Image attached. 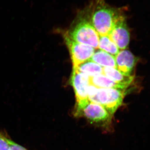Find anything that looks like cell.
<instances>
[{
    "mask_svg": "<svg viewBox=\"0 0 150 150\" xmlns=\"http://www.w3.org/2000/svg\"><path fill=\"white\" fill-rule=\"evenodd\" d=\"M74 115L83 117L91 124L106 129L110 128L113 116L102 105L90 101Z\"/></svg>",
    "mask_w": 150,
    "mask_h": 150,
    "instance_id": "4",
    "label": "cell"
},
{
    "mask_svg": "<svg viewBox=\"0 0 150 150\" xmlns=\"http://www.w3.org/2000/svg\"><path fill=\"white\" fill-rule=\"evenodd\" d=\"M73 69L76 70L79 72L82 73L89 78L103 74V68L90 60L82 63Z\"/></svg>",
    "mask_w": 150,
    "mask_h": 150,
    "instance_id": "12",
    "label": "cell"
},
{
    "mask_svg": "<svg viewBox=\"0 0 150 150\" xmlns=\"http://www.w3.org/2000/svg\"><path fill=\"white\" fill-rule=\"evenodd\" d=\"M130 33L125 14L117 21L108 35L120 50H122L126 49L129 46Z\"/></svg>",
    "mask_w": 150,
    "mask_h": 150,
    "instance_id": "7",
    "label": "cell"
},
{
    "mask_svg": "<svg viewBox=\"0 0 150 150\" xmlns=\"http://www.w3.org/2000/svg\"><path fill=\"white\" fill-rule=\"evenodd\" d=\"M64 38L69 51L73 68H76L82 63L89 60L96 51V49L91 46L73 40L67 33H65Z\"/></svg>",
    "mask_w": 150,
    "mask_h": 150,
    "instance_id": "6",
    "label": "cell"
},
{
    "mask_svg": "<svg viewBox=\"0 0 150 150\" xmlns=\"http://www.w3.org/2000/svg\"><path fill=\"white\" fill-rule=\"evenodd\" d=\"M115 58L117 69L126 76H134L138 59L131 51L127 49L120 50Z\"/></svg>",
    "mask_w": 150,
    "mask_h": 150,
    "instance_id": "8",
    "label": "cell"
},
{
    "mask_svg": "<svg viewBox=\"0 0 150 150\" xmlns=\"http://www.w3.org/2000/svg\"><path fill=\"white\" fill-rule=\"evenodd\" d=\"M0 150H10L7 138L0 133Z\"/></svg>",
    "mask_w": 150,
    "mask_h": 150,
    "instance_id": "14",
    "label": "cell"
},
{
    "mask_svg": "<svg viewBox=\"0 0 150 150\" xmlns=\"http://www.w3.org/2000/svg\"><path fill=\"white\" fill-rule=\"evenodd\" d=\"M90 78L73 69L71 83L74 88L76 100L75 112L79 111L87 104L89 101L88 87L90 84Z\"/></svg>",
    "mask_w": 150,
    "mask_h": 150,
    "instance_id": "5",
    "label": "cell"
},
{
    "mask_svg": "<svg viewBox=\"0 0 150 150\" xmlns=\"http://www.w3.org/2000/svg\"><path fill=\"white\" fill-rule=\"evenodd\" d=\"M90 60L96 63L103 68L110 67L117 69L115 56L99 49H96Z\"/></svg>",
    "mask_w": 150,
    "mask_h": 150,
    "instance_id": "10",
    "label": "cell"
},
{
    "mask_svg": "<svg viewBox=\"0 0 150 150\" xmlns=\"http://www.w3.org/2000/svg\"><path fill=\"white\" fill-rule=\"evenodd\" d=\"M98 49L105 51L115 57L120 51L109 35H99Z\"/></svg>",
    "mask_w": 150,
    "mask_h": 150,
    "instance_id": "13",
    "label": "cell"
},
{
    "mask_svg": "<svg viewBox=\"0 0 150 150\" xmlns=\"http://www.w3.org/2000/svg\"><path fill=\"white\" fill-rule=\"evenodd\" d=\"M7 141L8 142L10 150H28L23 147L18 145L13 141L8 139L7 138Z\"/></svg>",
    "mask_w": 150,
    "mask_h": 150,
    "instance_id": "15",
    "label": "cell"
},
{
    "mask_svg": "<svg viewBox=\"0 0 150 150\" xmlns=\"http://www.w3.org/2000/svg\"><path fill=\"white\" fill-rule=\"evenodd\" d=\"M67 33L75 41L98 49L99 35L91 24L86 8L78 13Z\"/></svg>",
    "mask_w": 150,
    "mask_h": 150,
    "instance_id": "2",
    "label": "cell"
},
{
    "mask_svg": "<svg viewBox=\"0 0 150 150\" xmlns=\"http://www.w3.org/2000/svg\"><path fill=\"white\" fill-rule=\"evenodd\" d=\"M90 83L98 88H115L126 90L125 86L117 83L104 74H100L90 78Z\"/></svg>",
    "mask_w": 150,
    "mask_h": 150,
    "instance_id": "11",
    "label": "cell"
},
{
    "mask_svg": "<svg viewBox=\"0 0 150 150\" xmlns=\"http://www.w3.org/2000/svg\"><path fill=\"white\" fill-rule=\"evenodd\" d=\"M126 90L98 88L90 84L88 87L89 101L102 105L112 115L121 106Z\"/></svg>",
    "mask_w": 150,
    "mask_h": 150,
    "instance_id": "3",
    "label": "cell"
},
{
    "mask_svg": "<svg viewBox=\"0 0 150 150\" xmlns=\"http://www.w3.org/2000/svg\"><path fill=\"white\" fill-rule=\"evenodd\" d=\"M89 19L99 35H108L117 21L127 10L112 6L105 0H91L86 7Z\"/></svg>",
    "mask_w": 150,
    "mask_h": 150,
    "instance_id": "1",
    "label": "cell"
},
{
    "mask_svg": "<svg viewBox=\"0 0 150 150\" xmlns=\"http://www.w3.org/2000/svg\"><path fill=\"white\" fill-rule=\"evenodd\" d=\"M103 74L117 83L129 87L134 81V76H127L123 74L119 70L110 67L103 68Z\"/></svg>",
    "mask_w": 150,
    "mask_h": 150,
    "instance_id": "9",
    "label": "cell"
}]
</instances>
